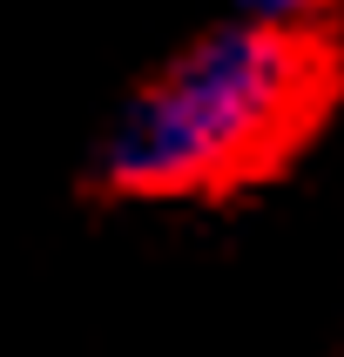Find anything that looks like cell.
I'll return each mask as SVG.
<instances>
[{"label": "cell", "instance_id": "obj_1", "mask_svg": "<svg viewBox=\"0 0 344 357\" xmlns=\"http://www.w3.org/2000/svg\"><path fill=\"white\" fill-rule=\"evenodd\" d=\"M344 108V27L223 14L149 68L95 149L115 202L216 209L283 182Z\"/></svg>", "mask_w": 344, "mask_h": 357}, {"label": "cell", "instance_id": "obj_2", "mask_svg": "<svg viewBox=\"0 0 344 357\" xmlns=\"http://www.w3.org/2000/svg\"><path fill=\"white\" fill-rule=\"evenodd\" d=\"M237 14L290 20V27H344V0H237Z\"/></svg>", "mask_w": 344, "mask_h": 357}]
</instances>
